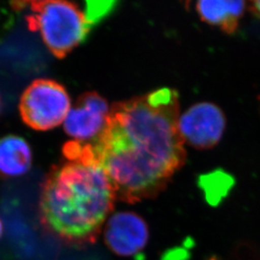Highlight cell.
<instances>
[{
    "mask_svg": "<svg viewBox=\"0 0 260 260\" xmlns=\"http://www.w3.org/2000/svg\"><path fill=\"white\" fill-rule=\"evenodd\" d=\"M31 164L32 151L25 140L16 135L0 139V177L23 176Z\"/></svg>",
    "mask_w": 260,
    "mask_h": 260,
    "instance_id": "cell-9",
    "label": "cell"
},
{
    "mask_svg": "<svg viewBox=\"0 0 260 260\" xmlns=\"http://www.w3.org/2000/svg\"><path fill=\"white\" fill-rule=\"evenodd\" d=\"M178 93L171 88L115 103L103 131L84 142L109 178L117 200L153 199L185 163Z\"/></svg>",
    "mask_w": 260,
    "mask_h": 260,
    "instance_id": "cell-1",
    "label": "cell"
},
{
    "mask_svg": "<svg viewBox=\"0 0 260 260\" xmlns=\"http://www.w3.org/2000/svg\"><path fill=\"white\" fill-rule=\"evenodd\" d=\"M225 117L211 103H196L179 116L178 128L185 144L198 149H212L223 137Z\"/></svg>",
    "mask_w": 260,
    "mask_h": 260,
    "instance_id": "cell-5",
    "label": "cell"
},
{
    "mask_svg": "<svg viewBox=\"0 0 260 260\" xmlns=\"http://www.w3.org/2000/svg\"><path fill=\"white\" fill-rule=\"evenodd\" d=\"M0 111H1V100H0Z\"/></svg>",
    "mask_w": 260,
    "mask_h": 260,
    "instance_id": "cell-12",
    "label": "cell"
},
{
    "mask_svg": "<svg viewBox=\"0 0 260 260\" xmlns=\"http://www.w3.org/2000/svg\"><path fill=\"white\" fill-rule=\"evenodd\" d=\"M2 233H3V226H2V223H1V220H0V237L2 235Z\"/></svg>",
    "mask_w": 260,
    "mask_h": 260,
    "instance_id": "cell-11",
    "label": "cell"
},
{
    "mask_svg": "<svg viewBox=\"0 0 260 260\" xmlns=\"http://www.w3.org/2000/svg\"><path fill=\"white\" fill-rule=\"evenodd\" d=\"M105 242L116 254L130 256L142 251L149 241V229L139 215L118 212L107 221Z\"/></svg>",
    "mask_w": 260,
    "mask_h": 260,
    "instance_id": "cell-7",
    "label": "cell"
},
{
    "mask_svg": "<svg viewBox=\"0 0 260 260\" xmlns=\"http://www.w3.org/2000/svg\"><path fill=\"white\" fill-rule=\"evenodd\" d=\"M67 161L52 168L40 197V219L62 241L84 245L96 240L117 201L114 188L85 144L70 141Z\"/></svg>",
    "mask_w": 260,
    "mask_h": 260,
    "instance_id": "cell-2",
    "label": "cell"
},
{
    "mask_svg": "<svg viewBox=\"0 0 260 260\" xmlns=\"http://www.w3.org/2000/svg\"><path fill=\"white\" fill-rule=\"evenodd\" d=\"M28 27L38 31L49 51L64 58L80 45L89 34L92 23L86 13L74 2L63 0L32 1Z\"/></svg>",
    "mask_w": 260,
    "mask_h": 260,
    "instance_id": "cell-3",
    "label": "cell"
},
{
    "mask_svg": "<svg viewBox=\"0 0 260 260\" xmlns=\"http://www.w3.org/2000/svg\"><path fill=\"white\" fill-rule=\"evenodd\" d=\"M247 4L249 5V9L260 19V1H251Z\"/></svg>",
    "mask_w": 260,
    "mask_h": 260,
    "instance_id": "cell-10",
    "label": "cell"
},
{
    "mask_svg": "<svg viewBox=\"0 0 260 260\" xmlns=\"http://www.w3.org/2000/svg\"><path fill=\"white\" fill-rule=\"evenodd\" d=\"M110 108L100 93L81 94L64 121L66 133L77 142H91L103 131Z\"/></svg>",
    "mask_w": 260,
    "mask_h": 260,
    "instance_id": "cell-6",
    "label": "cell"
},
{
    "mask_svg": "<svg viewBox=\"0 0 260 260\" xmlns=\"http://www.w3.org/2000/svg\"><path fill=\"white\" fill-rule=\"evenodd\" d=\"M247 3L244 1L203 0L197 2L196 12L204 22L233 34L239 25Z\"/></svg>",
    "mask_w": 260,
    "mask_h": 260,
    "instance_id": "cell-8",
    "label": "cell"
},
{
    "mask_svg": "<svg viewBox=\"0 0 260 260\" xmlns=\"http://www.w3.org/2000/svg\"><path fill=\"white\" fill-rule=\"evenodd\" d=\"M71 107V99L65 87L45 78L30 84L19 102L22 121L39 131L52 129L63 123Z\"/></svg>",
    "mask_w": 260,
    "mask_h": 260,
    "instance_id": "cell-4",
    "label": "cell"
}]
</instances>
